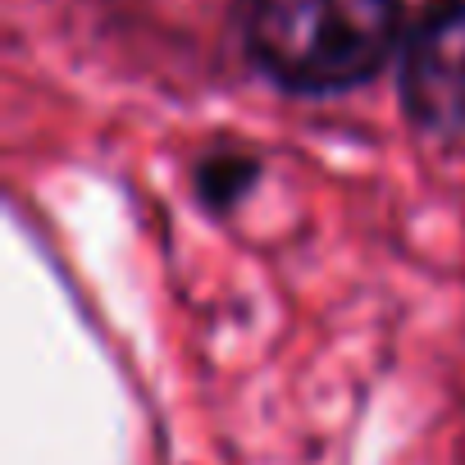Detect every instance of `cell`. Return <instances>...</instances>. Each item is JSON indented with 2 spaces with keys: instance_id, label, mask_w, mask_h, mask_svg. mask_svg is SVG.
<instances>
[{
  "instance_id": "obj_1",
  "label": "cell",
  "mask_w": 465,
  "mask_h": 465,
  "mask_svg": "<svg viewBox=\"0 0 465 465\" xmlns=\"http://www.w3.org/2000/svg\"><path fill=\"white\" fill-rule=\"evenodd\" d=\"M401 0H247L242 46L292 96L365 87L401 51Z\"/></svg>"
},
{
  "instance_id": "obj_2",
  "label": "cell",
  "mask_w": 465,
  "mask_h": 465,
  "mask_svg": "<svg viewBox=\"0 0 465 465\" xmlns=\"http://www.w3.org/2000/svg\"><path fill=\"white\" fill-rule=\"evenodd\" d=\"M397 83L415 128L465 142V0H433L411 24Z\"/></svg>"
},
{
  "instance_id": "obj_3",
  "label": "cell",
  "mask_w": 465,
  "mask_h": 465,
  "mask_svg": "<svg viewBox=\"0 0 465 465\" xmlns=\"http://www.w3.org/2000/svg\"><path fill=\"white\" fill-rule=\"evenodd\" d=\"M256 178H261V160H256L252 151H238V146L210 151V155L196 164V173H192L196 196L205 201V210H232V205H238V201L256 187Z\"/></svg>"
}]
</instances>
